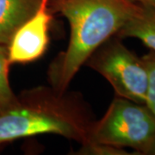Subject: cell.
<instances>
[{"label":"cell","instance_id":"obj_9","mask_svg":"<svg viewBox=\"0 0 155 155\" xmlns=\"http://www.w3.org/2000/svg\"><path fill=\"white\" fill-rule=\"evenodd\" d=\"M141 58L148 72V89L146 105L155 116V53L151 51Z\"/></svg>","mask_w":155,"mask_h":155},{"label":"cell","instance_id":"obj_12","mask_svg":"<svg viewBox=\"0 0 155 155\" xmlns=\"http://www.w3.org/2000/svg\"><path fill=\"white\" fill-rule=\"evenodd\" d=\"M147 155H155V139L154 140H153V144L151 145V147H150Z\"/></svg>","mask_w":155,"mask_h":155},{"label":"cell","instance_id":"obj_6","mask_svg":"<svg viewBox=\"0 0 155 155\" xmlns=\"http://www.w3.org/2000/svg\"><path fill=\"white\" fill-rule=\"evenodd\" d=\"M42 0H0V45L8 46L18 28L35 15Z\"/></svg>","mask_w":155,"mask_h":155},{"label":"cell","instance_id":"obj_13","mask_svg":"<svg viewBox=\"0 0 155 155\" xmlns=\"http://www.w3.org/2000/svg\"><path fill=\"white\" fill-rule=\"evenodd\" d=\"M53 1H56V0H53Z\"/></svg>","mask_w":155,"mask_h":155},{"label":"cell","instance_id":"obj_7","mask_svg":"<svg viewBox=\"0 0 155 155\" xmlns=\"http://www.w3.org/2000/svg\"><path fill=\"white\" fill-rule=\"evenodd\" d=\"M118 38H137L155 53V11L140 5L138 13L132 17L116 35Z\"/></svg>","mask_w":155,"mask_h":155},{"label":"cell","instance_id":"obj_2","mask_svg":"<svg viewBox=\"0 0 155 155\" xmlns=\"http://www.w3.org/2000/svg\"><path fill=\"white\" fill-rule=\"evenodd\" d=\"M92 123L91 111L77 96L39 86L23 91L0 114V145L43 134L83 143Z\"/></svg>","mask_w":155,"mask_h":155},{"label":"cell","instance_id":"obj_3","mask_svg":"<svg viewBox=\"0 0 155 155\" xmlns=\"http://www.w3.org/2000/svg\"><path fill=\"white\" fill-rule=\"evenodd\" d=\"M154 139L155 116L147 106L117 96L104 116L91 124L84 142L130 147L147 155Z\"/></svg>","mask_w":155,"mask_h":155},{"label":"cell","instance_id":"obj_5","mask_svg":"<svg viewBox=\"0 0 155 155\" xmlns=\"http://www.w3.org/2000/svg\"><path fill=\"white\" fill-rule=\"evenodd\" d=\"M50 3L51 0H42L35 15L12 36L7 46L10 65L30 63L44 54L49 43L48 32L53 19Z\"/></svg>","mask_w":155,"mask_h":155},{"label":"cell","instance_id":"obj_8","mask_svg":"<svg viewBox=\"0 0 155 155\" xmlns=\"http://www.w3.org/2000/svg\"><path fill=\"white\" fill-rule=\"evenodd\" d=\"M9 67L7 46L0 45V114L9 110L17 102L9 80Z\"/></svg>","mask_w":155,"mask_h":155},{"label":"cell","instance_id":"obj_11","mask_svg":"<svg viewBox=\"0 0 155 155\" xmlns=\"http://www.w3.org/2000/svg\"><path fill=\"white\" fill-rule=\"evenodd\" d=\"M132 1L140 5L149 7L155 11V0H132Z\"/></svg>","mask_w":155,"mask_h":155},{"label":"cell","instance_id":"obj_10","mask_svg":"<svg viewBox=\"0 0 155 155\" xmlns=\"http://www.w3.org/2000/svg\"><path fill=\"white\" fill-rule=\"evenodd\" d=\"M77 154L83 155H128L132 154L126 152L123 148L116 147L113 146L95 142H84L81 143L80 149Z\"/></svg>","mask_w":155,"mask_h":155},{"label":"cell","instance_id":"obj_1","mask_svg":"<svg viewBox=\"0 0 155 155\" xmlns=\"http://www.w3.org/2000/svg\"><path fill=\"white\" fill-rule=\"evenodd\" d=\"M53 7L70 26L67 49L53 61L48 71L52 87L61 94L90 56L116 35L140 9L132 0H56Z\"/></svg>","mask_w":155,"mask_h":155},{"label":"cell","instance_id":"obj_4","mask_svg":"<svg viewBox=\"0 0 155 155\" xmlns=\"http://www.w3.org/2000/svg\"><path fill=\"white\" fill-rule=\"evenodd\" d=\"M86 64L112 85L118 97L146 104L148 72L142 58L111 37L90 56Z\"/></svg>","mask_w":155,"mask_h":155}]
</instances>
